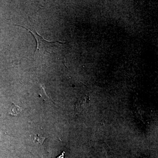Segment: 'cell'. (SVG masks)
<instances>
[{
  "label": "cell",
  "mask_w": 158,
  "mask_h": 158,
  "mask_svg": "<svg viewBox=\"0 0 158 158\" xmlns=\"http://www.w3.org/2000/svg\"><path fill=\"white\" fill-rule=\"evenodd\" d=\"M16 26H19V25ZM19 27L27 29V30L30 31L36 39L37 42V46L35 51L34 56L36 55L37 52L39 53L40 55H42V56L44 55V54L48 53L49 52L50 53L51 48H53L54 46L57 43H59L61 44L65 43H62L58 41H47L46 40L44 39L40 35H39L37 31H31V29L25 27L23 26H19Z\"/></svg>",
  "instance_id": "cell-1"
},
{
  "label": "cell",
  "mask_w": 158,
  "mask_h": 158,
  "mask_svg": "<svg viewBox=\"0 0 158 158\" xmlns=\"http://www.w3.org/2000/svg\"><path fill=\"white\" fill-rule=\"evenodd\" d=\"M90 104V100L88 97L86 96L84 98H81L77 102L76 105L75 110L77 113H81L83 110H86Z\"/></svg>",
  "instance_id": "cell-2"
},
{
  "label": "cell",
  "mask_w": 158,
  "mask_h": 158,
  "mask_svg": "<svg viewBox=\"0 0 158 158\" xmlns=\"http://www.w3.org/2000/svg\"><path fill=\"white\" fill-rule=\"evenodd\" d=\"M22 110V108L13 103L9 109V114L11 116H17L21 113Z\"/></svg>",
  "instance_id": "cell-3"
},
{
  "label": "cell",
  "mask_w": 158,
  "mask_h": 158,
  "mask_svg": "<svg viewBox=\"0 0 158 158\" xmlns=\"http://www.w3.org/2000/svg\"><path fill=\"white\" fill-rule=\"evenodd\" d=\"M45 138L44 137L40 135H37L34 136V143L36 144H42L45 140Z\"/></svg>",
  "instance_id": "cell-4"
},
{
  "label": "cell",
  "mask_w": 158,
  "mask_h": 158,
  "mask_svg": "<svg viewBox=\"0 0 158 158\" xmlns=\"http://www.w3.org/2000/svg\"><path fill=\"white\" fill-rule=\"evenodd\" d=\"M64 153H65V152H62V154H61V155L59 156H58L57 158H64Z\"/></svg>",
  "instance_id": "cell-5"
}]
</instances>
